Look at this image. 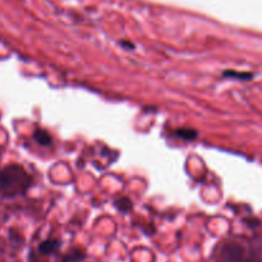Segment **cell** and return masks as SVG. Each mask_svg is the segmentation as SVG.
Listing matches in <instances>:
<instances>
[{
  "label": "cell",
  "instance_id": "obj_6",
  "mask_svg": "<svg viewBox=\"0 0 262 262\" xmlns=\"http://www.w3.org/2000/svg\"><path fill=\"white\" fill-rule=\"evenodd\" d=\"M176 136L186 141H192L197 138V130L192 129V128H179L176 130Z\"/></svg>",
  "mask_w": 262,
  "mask_h": 262
},
{
  "label": "cell",
  "instance_id": "obj_7",
  "mask_svg": "<svg viewBox=\"0 0 262 262\" xmlns=\"http://www.w3.org/2000/svg\"><path fill=\"white\" fill-rule=\"evenodd\" d=\"M225 77H229V78H239L243 79V81H250L252 79L253 74L248 73V72H235L232 71V69H228V71L224 72Z\"/></svg>",
  "mask_w": 262,
  "mask_h": 262
},
{
  "label": "cell",
  "instance_id": "obj_5",
  "mask_svg": "<svg viewBox=\"0 0 262 262\" xmlns=\"http://www.w3.org/2000/svg\"><path fill=\"white\" fill-rule=\"evenodd\" d=\"M33 138H35L36 142L41 146H49L51 145V137L48 132H45L43 129H36L33 133Z\"/></svg>",
  "mask_w": 262,
  "mask_h": 262
},
{
  "label": "cell",
  "instance_id": "obj_2",
  "mask_svg": "<svg viewBox=\"0 0 262 262\" xmlns=\"http://www.w3.org/2000/svg\"><path fill=\"white\" fill-rule=\"evenodd\" d=\"M247 257L246 250L239 243H228L222 250L223 262H243Z\"/></svg>",
  "mask_w": 262,
  "mask_h": 262
},
{
  "label": "cell",
  "instance_id": "obj_4",
  "mask_svg": "<svg viewBox=\"0 0 262 262\" xmlns=\"http://www.w3.org/2000/svg\"><path fill=\"white\" fill-rule=\"evenodd\" d=\"M86 258V253L81 248H74V250L69 251L66 256L63 257L61 262H82Z\"/></svg>",
  "mask_w": 262,
  "mask_h": 262
},
{
  "label": "cell",
  "instance_id": "obj_9",
  "mask_svg": "<svg viewBox=\"0 0 262 262\" xmlns=\"http://www.w3.org/2000/svg\"><path fill=\"white\" fill-rule=\"evenodd\" d=\"M243 262H262V260H261V257H258V256L251 255V256H247V257H246V260Z\"/></svg>",
  "mask_w": 262,
  "mask_h": 262
},
{
  "label": "cell",
  "instance_id": "obj_1",
  "mask_svg": "<svg viewBox=\"0 0 262 262\" xmlns=\"http://www.w3.org/2000/svg\"><path fill=\"white\" fill-rule=\"evenodd\" d=\"M31 177L17 164H12L0 170V194L8 199L17 197L30 188Z\"/></svg>",
  "mask_w": 262,
  "mask_h": 262
},
{
  "label": "cell",
  "instance_id": "obj_3",
  "mask_svg": "<svg viewBox=\"0 0 262 262\" xmlns=\"http://www.w3.org/2000/svg\"><path fill=\"white\" fill-rule=\"evenodd\" d=\"M59 247H60V242L58 239H46L41 242L40 247H38V252L41 255L49 256L55 253L59 250Z\"/></svg>",
  "mask_w": 262,
  "mask_h": 262
},
{
  "label": "cell",
  "instance_id": "obj_8",
  "mask_svg": "<svg viewBox=\"0 0 262 262\" xmlns=\"http://www.w3.org/2000/svg\"><path fill=\"white\" fill-rule=\"evenodd\" d=\"M115 206H117V209L120 210V211L127 212L132 209V202H130V200L127 199V197H122V199L115 201Z\"/></svg>",
  "mask_w": 262,
  "mask_h": 262
}]
</instances>
